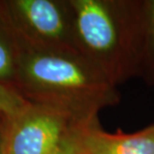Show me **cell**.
<instances>
[{"label": "cell", "mask_w": 154, "mask_h": 154, "mask_svg": "<svg viewBox=\"0 0 154 154\" xmlns=\"http://www.w3.org/2000/svg\"><path fill=\"white\" fill-rule=\"evenodd\" d=\"M13 89L29 103L87 120L98 118L101 110L120 101L117 86L81 54L24 45Z\"/></svg>", "instance_id": "cell-1"}, {"label": "cell", "mask_w": 154, "mask_h": 154, "mask_svg": "<svg viewBox=\"0 0 154 154\" xmlns=\"http://www.w3.org/2000/svg\"><path fill=\"white\" fill-rule=\"evenodd\" d=\"M138 77L154 86V0H144L143 41Z\"/></svg>", "instance_id": "cell-7"}, {"label": "cell", "mask_w": 154, "mask_h": 154, "mask_svg": "<svg viewBox=\"0 0 154 154\" xmlns=\"http://www.w3.org/2000/svg\"><path fill=\"white\" fill-rule=\"evenodd\" d=\"M23 45L11 26L0 0V84L13 88Z\"/></svg>", "instance_id": "cell-6"}, {"label": "cell", "mask_w": 154, "mask_h": 154, "mask_svg": "<svg viewBox=\"0 0 154 154\" xmlns=\"http://www.w3.org/2000/svg\"><path fill=\"white\" fill-rule=\"evenodd\" d=\"M96 119H82L52 106L30 103L9 119L7 154H78L83 129Z\"/></svg>", "instance_id": "cell-3"}, {"label": "cell", "mask_w": 154, "mask_h": 154, "mask_svg": "<svg viewBox=\"0 0 154 154\" xmlns=\"http://www.w3.org/2000/svg\"><path fill=\"white\" fill-rule=\"evenodd\" d=\"M1 4L24 46L79 53L70 0H1Z\"/></svg>", "instance_id": "cell-4"}, {"label": "cell", "mask_w": 154, "mask_h": 154, "mask_svg": "<svg viewBox=\"0 0 154 154\" xmlns=\"http://www.w3.org/2000/svg\"><path fill=\"white\" fill-rule=\"evenodd\" d=\"M79 154H154V124L134 133H109L96 120L83 129Z\"/></svg>", "instance_id": "cell-5"}, {"label": "cell", "mask_w": 154, "mask_h": 154, "mask_svg": "<svg viewBox=\"0 0 154 154\" xmlns=\"http://www.w3.org/2000/svg\"><path fill=\"white\" fill-rule=\"evenodd\" d=\"M79 53L115 86L138 77L144 0H70Z\"/></svg>", "instance_id": "cell-2"}, {"label": "cell", "mask_w": 154, "mask_h": 154, "mask_svg": "<svg viewBox=\"0 0 154 154\" xmlns=\"http://www.w3.org/2000/svg\"><path fill=\"white\" fill-rule=\"evenodd\" d=\"M11 117L0 114V154H7L6 150V137H7V130L9 119Z\"/></svg>", "instance_id": "cell-9"}, {"label": "cell", "mask_w": 154, "mask_h": 154, "mask_svg": "<svg viewBox=\"0 0 154 154\" xmlns=\"http://www.w3.org/2000/svg\"><path fill=\"white\" fill-rule=\"evenodd\" d=\"M29 104L13 88L0 84V114L13 117Z\"/></svg>", "instance_id": "cell-8"}]
</instances>
